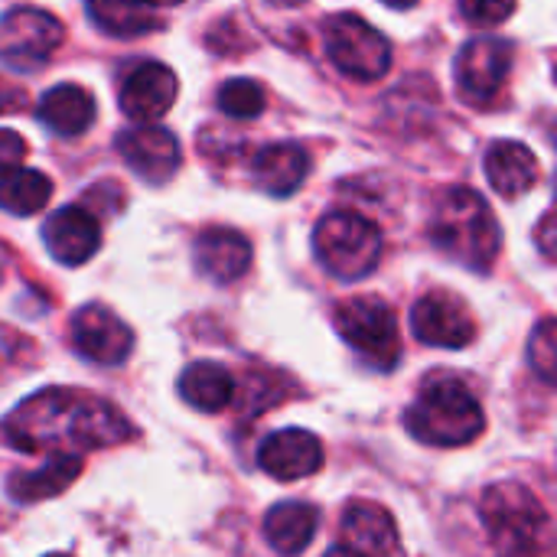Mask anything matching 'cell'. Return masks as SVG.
Segmentation results:
<instances>
[{
	"instance_id": "6da1fadb",
	"label": "cell",
	"mask_w": 557,
	"mask_h": 557,
	"mask_svg": "<svg viewBox=\"0 0 557 557\" xmlns=\"http://www.w3.org/2000/svg\"><path fill=\"white\" fill-rule=\"evenodd\" d=\"M0 431L10 447L39 457H85L137 437L121 408L78 388H42L23 398Z\"/></svg>"
},
{
	"instance_id": "7a4b0ae2",
	"label": "cell",
	"mask_w": 557,
	"mask_h": 557,
	"mask_svg": "<svg viewBox=\"0 0 557 557\" xmlns=\"http://www.w3.org/2000/svg\"><path fill=\"white\" fill-rule=\"evenodd\" d=\"M496 557H555V519L522 483H496L480 499Z\"/></svg>"
},
{
	"instance_id": "3957f363",
	"label": "cell",
	"mask_w": 557,
	"mask_h": 557,
	"mask_svg": "<svg viewBox=\"0 0 557 557\" xmlns=\"http://www.w3.org/2000/svg\"><path fill=\"white\" fill-rule=\"evenodd\" d=\"M405 428L428 447H467L483 434L486 414L463 379L437 372L424 379L418 398L405 411Z\"/></svg>"
},
{
	"instance_id": "277c9868",
	"label": "cell",
	"mask_w": 557,
	"mask_h": 557,
	"mask_svg": "<svg viewBox=\"0 0 557 557\" xmlns=\"http://www.w3.org/2000/svg\"><path fill=\"white\" fill-rule=\"evenodd\" d=\"M431 242L470 271H490L503 248V232L483 196L450 189L431 219Z\"/></svg>"
},
{
	"instance_id": "5b68a950",
	"label": "cell",
	"mask_w": 557,
	"mask_h": 557,
	"mask_svg": "<svg viewBox=\"0 0 557 557\" xmlns=\"http://www.w3.org/2000/svg\"><path fill=\"white\" fill-rule=\"evenodd\" d=\"M313 248L323 268L339 281H362L375 271L382 255V232L372 219L339 209L317 222Z\"/></svg>"
},
{
	"instance_id": "8992f818",
	"label": "cell",
	"mask_w": 557,
	"mask_h": 557,
	"mask_svg": "<svg viewBox=\"0 0 557 557\" xmlns=\"http://www.w3.org/2000/svg\"><path fill=\"white\" fill-rule=\"evenodd\" d=\"M336 333L379 372H392L401 359L398 317L382 297H349L333 313Z\"/></svg>"
},
{
	"instance_id": "52a82bcc",
	"label": "cell",
	"mask_w": 557,
	"mask_h": 557,
	"mask_svg": "<svg viewBox=\"0 0 557 557\" xmlns=\"http://www.w3.org/2000/svg\"><path fill=\"white\" fill-rule=\"evenodd\" d=\"M323 42H326L333 65L346 72L349 78L372 82V78H382L392 65L388 39L356 13L330 16L323 26Z\"/></svg>"
},
{
	"instance_id": "ba28073f",
	"label": "cell",
	"mask_w": 557,
	"mask_h": 557,
	"mask_svg": "<svg viewBox=\"0 0 557 557\" xmlns=\"http://www.w3.org/2000/svg\"><path fill=\"white\" fill-rule=\"evenodd\" d=\"M62 23L39 7H13L0 16V62L33 72L62 46Z\"/></svg>"
},
{
	"instance_id": "9c48e42d",
	"label": "cell",
	"mask_w": 557,
	"mask_h": 557,
	"mask_svg": "<svg viewBox=\"0 0 557 557\" xmlns=\"http://www.w3.org/2000/svg\"><path fill=\"white\" fill-rule=\"evenodd\" d=\"M411 330L421 343L441 349H463L476 339V320L470 307L450 290H428L411 310Z\"/></svg>"
},
{
	"instance_id": "30bf717a",
	"label": "cell",
	"mask_w": 557,
	"mask_h": 557,
	"mask_svg": "<svg viewBox=\"0 0 557 557\" xmlns=\"http://www.w3.org/2000/svg\"><path fill=\"white\" fill-rule=\"evenodd\" d=\"M509 69H512V46L496 36H476L460 49L454 72L463 98L490 101L506 85Z\"/></svg>"
},
{
	"instance_id": "8fae6325",
	"label": "cell",
	"mask_w": 557,
	"mask_h": 557,
	"mask_svg": "<svg viewBox=\"0 0 557 557\" xmlns=\"http://www.w3.org/2000/svg\"><path fill=\"white\" fill-rule=\"evenodd\" d=\"M72 343L98 366H121L134 349V333L104 304H88L72 317Z\"/></svg>"
},
{
	"instance_id": "7c38bea8",
	"label": "cell",
	"mask_w": 557,
	"mask_h": 557,
	"mask_svg": "<svg viewBox=\"0 0 557 557\" xmlns=\"http://www.w3.org/2000/svg\"><path fill=\"white\" fill-rule=\"evenodd\" d=\"M343 548L356 557H405L392 512L369 499H352L343 512Z\"/></svg>"
},
{
	"instance_id": "4fadbf2b",
	"label": "cell",
	"mask_w": 557,
	"mask_h": 557,
	"mask_svg": "<svg viewBox=\"0 0 557 557\" xmlns=\"http://www.w3.org/2000/svg\"><path fill=\"white\" fill-rule=\"evenodd\" d=\"M258 463L277 483H297V480L320 473L323 444L317 434H310L304 428H284V431H274L271 437H264V444L258 450Z\"/></svg>"
},
{
	"instance_id": "5bb4252c",
	"label": "cell",
	"mask_w": 557,
	"mask_h": 557,
	"mask_svg": "<svg viewBox=\"0 0 557 557\" xmlns=\"http://www.w3.org/2000/svg\"><path fill=\"white\" fill-rule=\"evenodd\" d=\"M117 153L124 163L150 186L166 183L180 170V144L170 131L140 124L117 137Z\"/></svg>"
},
{
	"instance_id": "9a60e30c",
	"label": "cell",
	"mask_w": 557,
	"mask_h": 557,
	"mask_svg": "<svg viewBox=\"0 0 557 557\" xmlns=\"http://www.w3.org/2000/svg\"><path fill=\"white\" fill-rule=\"evenodd\" d=\"M173 101H176V75L163 62L137 65L121 85V111L137 124H150L163 117L173 108Z\"/></svg>"
},
{
	"instance_id": "2e32d148",
	"label": "cell",
	"mask_w": 557,
	"mask_h": 557,
	"mask_svg": "<svg viewBox=\"0 0 557 557\" xmlns=\"http://www.w3.org/2000/svg\"><path fill=\"white\" fill-rule=\"evenodd\" d=\"M42 238H46V248L55 261L75 268V264H85L98 251L101 225L88 209L65 206V209L49 215V222L42 225Z\"/></svg>"
},
{
	"instance_id": "e0dca14e",
	"label": "cell",
	"mask_w": 557,
	"mask_h": 557,
	"mask_svg": "<svg viewBox=\"0 0 557 557\" xmlns=\"http://www.w3.org/2000/svg\"><path fill=\"white\" fill-rule=\"evenodd\" d=\"M193 261L209 281L232 284L251 264V242L235 228H206L193 245Z\"/></svg>"
},
{
	"instance_id": "ac0fdd59",
	"label": "cell",
	"mask_w": 557,
	"mask_h": 557,
	"mask_svg": "<svg viewBox=\"0 0 557 557\" xmlns=\"http://www.w3.org/2000/svg\"><path fill=\"white\" fill-rule=\"evenodd\" d=\"M310 173V153L300 144H271L251 160L255 183L271 196H290Z\"/></svg>"
},
{
	"instance_id": "d6986e66",
	"label": "cell",
	"mask_w": 557,
	"mask_h": 557,
	"mask_svg": "<svg viewBox=\"0 0 557 557\" xmlns=\"http://www.w3.org/2000/svg\"><path fill=\"white\" fill-rule=\"evenodd\" d=\"M486 176L499 196L516 199L539 183V160L519 140H496L486 150Z\"/></svg>"
},
{
	"instance_id": "ffe728a7",
	"label": "cell",
	"mask_w": 557,
	"mask_h": 557,
	"mask_svg": "<svg viewBox=\"0 0 557 557\" xmlns=\"http://www.w3.org/2000/svg\"><path fill=\"white\" fill-rule=\"evenodd\" d=\"M85 470L82 457H49L39 470H20L10 473L7 480V493L13 503L26 506V503H42L52 499L59 493H65Z\"/></svg>"
},
{
	"instance_id": "44dd1931",
	"label": "cell",
	"mask_w": 557,
	"mask_h": 557,
	"mask_svg": "<svg viewBox=\"0 0 557 557\" xmlns=\"http://www.w3.org/2000/svg\"><path fill=\"white\" fill-rule=\"evenodd\" d=\"M36 117L52 131V134H62V137H78L82 131L91 127L95 121V101L91 95L82 88V85H55L49 88L39 104H36Z\"/></svg>"
},
{
	"instance_id": "7402d4cb",
	"label": "cell",
	"mask_w": 557,
	"mask_h": 557,
	"mask_svg": "<svg viewBox=\"0 0 557 557\" xmlns=\"http://www.w3.org/2000/svg\"><path fill=\"white\" fill-rule=\"evenodd\" d=\"M317 529H320V512L310 503H277L264 516V539L284 557L307 552Z\"/></svg>"
},
{
	"instance_id": "603a6c76",
	"label": "cell",
	"mask_w": 557,
	"mask_h": 557,
	"mask_svg": "<svg viewBox=\"0 0 557 557\" xmlns=\"http://www.w3.org/2000/svg\"><path fill=\"white\" fill-rule=\"evenodd\" d=\"M180 395L196 411L215 414L235 401V379L228 369H222L215 362H193L180 375Z\"/></svg>"
},
{
	"instance_id": "cb8c5ba5",
	"label": "cell",
	"mask_w": 557,
	"mask_h": 557,
	"mask_svg": "<svg viewBox=\"0 0 557 557\" xmlns=\"http://www.w3.org/2000/svg\"><path fill=\"white\" fill-rule=\"evenodd\" d=\"M85 7L91 23L108 36L131 39L140 33H153L160 26V16L144 0H85Z\"/></svg>"
},
{
	"instance_id": "d4e9b609",
	"label": "cell",
	"mask_w": 557,
	"mask_h": 557,
	"mask_svg": "<svg viewBox=\"0 0 557 557\" xmlns=\"http://www.w3.org/2000/svg\"><path fill=\"white\" fill-rule=\"evenodd\" d=\"M49 196H52V183L39 170L16 166L7 176H0V209L13 215H36L39 209H46Z\"/></svg>"
},
{
	"instance_id": "484cf974",
	"label": "cell",
	"mask_w": 557,
	"mask_h": 557,
	"mask_svg": "<svg viewBox=\"0 0 557 557\" xmlns=\"http://www.w3.org/2000/svg\"><path fill=\"white\" fill-rule=\"evenodd\" d=\"M219 108L222 114L238 117V121L258 117L264 111V88L251 78H228L219 88Z\"/></svg>"
},
{
	"instance_id": "4316f807",
	"label": "cell",
	"mask_w": 557,
	"mask_h": 557,
	"mask_svg": "<svg viewBox=\"0 0 557 557\" xmlns=\"http://www.w3.org/2000/svg\"><path fill=\"white\" fill-rule=\"evenodd\" d=\"M529 359H532V369L542 375V382L552 385L557 379V326L552 317H545L539 323V330L532 333Z\"/></svg>"
},
{
	"instance_id": "83f0119b",
	"label": "cell",
	"mask_w": 557,
	"mask_h": 557,
	"mask_svg": "<svg viewBox=\"0 0 557 557\" xmlns=\"http://www.w3.org/2000/svg\"><path fill=\"white\" fill-rule=\"evenodd\" d=\"M516 10V0H460V13L473 26H496L509 20Z\"/></svg>"
},
{
	"instance_id": "f1b7e54d",
	"label": "cell",
	"mask_w": 557,
	"mask_h": 557,
	"mask_svg": "<svg viewBox=\"0 0 557 557\" xmlns=\"http://www.w3.org/2000/svg\"><path fill=\"white\" fill-rule=\"evenodd\" d=\"M23 160H26V140L16 131L0 127V176H7L10 170H16Z\"/></svg>"
},
{
	"instance_id": "f546056e",
	"label": "cell",
	"mask_w": 557,
	"mask_h": 557,
	"mask_svg": "<svg viewBox=\"0 0 557 557\" xmlns=\"http://www.w3.org/2000/svg\"><path fill=\"white\" fill-rule=\"evenodd\" d=\"M26 91L20 85H13L10 78L0 75V114H10V111H20L26 104Z\"/></svg>"
},
{
	"instance_id": "4dcf8cb0",
	"label": "cell",
	"mask_w": 557,
	"mask_h": 557,
	"mask_svg": "<svg viewBox=\"0 0 557 557\" xmlns=\"http://www.w3.org/2000/svg\"><path fill=\"white\" fill-rule=\"evenodd\" d=\"M539 235H542V251H545V258L555 261V212H545Z\"/></svg>"
},
{
	"instance_id": "1f68e13d",
	"label": "cell",
	"mask_w": 557,
	"mask_h": 557,
	"mask_svg": "<svg viewBox=\"0 0 557 557\" xmlns=\"http://www.w3.org/2000/svg\"><path fill=\"white\" fill-rule=\"evenodd\" d=\"M326 557H356V555H349L343 545H336V548H330V552H326Z\"/></svg>"
},
{
	"instance_id": "d6a6232c",
	"label": "cell",
	"mask_w": 557,
	"mask_h": 557,
	"mask_svg": "<svg viewBox=\"0 0 557 557\" xmlns=\"http://www.w3.org/2000/svg\"><path fill=\"white\" fill-rule=\"evenodd\" d=\"M388 7H414L418 0H385Z\"/></svg>"
},
{
	"instance_id": "836d02e7",
	"label": "cell",
	"mask_w": 557,
	"mask_h": 557,
	"mask_svg": "<svg viewBox=\"0 0 557 557\" xmlns=\"http://www.w3.org/2000/svg\"><path fill=\"white\" fill-rule=\"evenodd\" d=\"M144 3H157V7H163V3H170V7H173V3H183V0H144Z\"/></svg>"
},
{
	"instance_id": "e575fe53",
	"label": "cell",
	"mask_w": 557,
	"mask_h": 557,
	"mask_svg": "<svg viewBox=\"0 0 557 557\" xmlns=\"http://www.w3.org/2000/svg\"><path fill=\"white\" fill-rule=\"evenodd\" d=\"M277 3H300V0H277Z\"/></svg>"
},
{
	"instance_id": "d590c367",
	"label": "cell",
	"mask_w": 557,
	"mask_h": 557,
	"mask_svg": "<svg viewBox=\"0 0 557 557\" xmlns=\"http://www.w3.org/2000/svg\"><path fill=\"white\" fill-rule=\"evenodd\" d=\"M46 557H72V555H46Z\"/></svg>"
}]
</instances>
